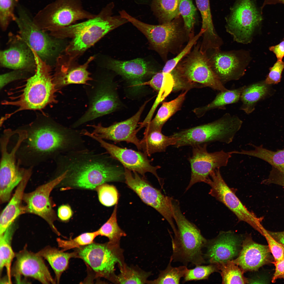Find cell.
I'll list each match as a JSON object with an SVG mask.
<instances>
[{
	"label": "cell",
	"instance_id": "obj_1",
	"mask_svg": "<svg viewBox=\"0 0 284 284\" xmlns=\"http://www.w3.org/2000/svg\"><path fill=\"white\" fill-rule=\"evenodd\" d=\"M114 7L110 3L93 18L61 28L52 36L57 39L72 38L65 53L77 59L106 34L129 22L120 15H112Z\"/></svg>",
	"mask_w": 284,
	"mask_h": 284
},
{
	"label": "cell",
	"instance_id": "obj_2",
	"mask_svg": "<svg viewBox=\"0 0 284 284\" xmlns=\"http://www.w3.org/2000/svg\"><path fill=\"white\" fill-rule=\"evenodd\" d=\"M17 151V162L22 166L32 168L54 158L65 146L67 139L62 130L45 124L31 126Z\"/></svg>",
	"mask_w": 284,
	"mask_h": 284
},
{
	"label": "cell",
	"instance_id": "obj_3",
	"mask_svg": "<svg viewBox=\"0 0 284 284\" xmlns=\"http://www.w3.org/2000/svg\"><path fill=\"white\" fill-rule=\"evenodd\" d=\"M32 50L36 65L33 75L27 80L19 94L2 103L4 105L18 108L14 113L6 115L8 118L18 111L41 109L57 102L55 95L57 88L51 74V68Z\"/></svg>",
	"mask_w": 284,
	"mask_h": 284
},
{
	"label": "cell",
	"instance_id": "obj_4",
	"mask_svg": "<svg viewBox=\"0 0 284 284\" xmlns=\"http://www.w3.org/2000/svg\"><path fill=\"white\" fill-rule=\"evenodd\" d=\"M173 217L177 232L171 238L172 261L179 262L187 266L189 263L195 266L205 262L202 252L207 240L199 229L189 221L182 213L179 201L172 200Z\"/></svg>",
	"mask_w": 284,
	"mask_h": 284
},
{
	"label": "cell",
	"instance_id": "obj_5",
	"mask_svg": "<svg viewBox=\"0 0 284 284\" xmlns=\"http://www.w3.org/2000/svg\"><path fill=\"white\" fill-rule=\"evenodd\" d=\"M88 158L75 160L68 165L63 180L68 186L93 189L107 182L125 180L124 170L98 158Z\"/></svg>",
	"mask_w": 284,
	"mask_h": 284
},
{
	"label": "cell",
	"instance_id": "obj_6",
	"mask_svg": "<svg viewBox=\"0 0 284 284\" xmlns=\"http://www.w3.org/2000/svg\"><path fill=\"white\" fill-rule=\"evenodd\" d=\"M195 45L171 72L175 88L198 84L220 92L228 90L213 71L201 45Z\"/></svg>",
	"mask_w": 284,
	"mask_h": 284
},
{
	"label": "cell",
	"instance_id": "obj_7",
	"mask_svg": "<svg viewBox=\"0 0 284 284\" xmlns=\"http://www.w3.org/2000/svg\"><path fill=\"white\" fill-rule=\"evenodd\" d=\"M243 121L237 116L226 113L212 122L175 133V146H192L218 142L229 144L241 129Z\"/></svg>",
	"mask_w": 284,
	"mask_h": 284
},
{
	"label": "cell",
	"instance_id": "obj_8",
	"mask_svg": "<svg viewBox=\"0 0 284 284\" xmlns=\"http://www.w3.org/2000/svg\"><path fill=\"white\" fill-rule=\"evenodd\" d=\"M123 17L145 36L152 48L165 60L169 53L178 52L190 38L178 18L169 22L154 25L142 22L127 12L123 14Z\"/></svg>",
	"mask_w": 284,
	"mask_h": 284
},
{
	"label": "cell",
	"instance_id": "obj_9",
	"mask_svg": "<svg viewBox=\"0 0 284 284\" xmlns=\"http://www.w3.org/2000/svg\"><path fill=\"white\" fill-rule=\"evenodd\" d=\"M96 15L84 8L81 0H55L40 11L33 20L39 28L51 36L78 21Z\"/></svg>",
	"mask_w": 284,
	"mask_h": 284
},
{
	"label": "cell",
	"instance_id": "obj_10",
	"mask_svg": "<svg viewBox=\"0 0 284 284\" xmlns=\"http://www.w3.org/2000/svg\"><path fill=\"white\" fill-rule=\"evenodd\" d=\"M24 137L21 132L11 133L4 131L0 138V196L11 197L14 188L23 179L28 169L18 163L16 156L17 149Z\"/></svg>",
	"mask_w": 284,
	"mask_h": 284
},
{
	"label": "cell",
	"instance_id": "obj_11",
	"mask_svg": "<svg viewBox=\"0 0 284 284\" xmlns=\"http://www.w3.org/2000/svg\"><path fill=\"white\" fill-rule=\"evenodd\" d=\"M76 251L78 258L83 260L92 269L96 277L104 278L115 283V265L125 262L124 250L120 244L93 242L77 248Z\"/></svg>",
	"mask_w": 284,
	"mask_h": 284
},
{
	"label": "cell",
	"instance_id": "obj_12",
	"mask_svg": "<svg viewBox=\"0 0 284 284\" xmlns=\"http://www.w3.org/2000/svg\"><path fill=\"white\" fill-rule=\"evenodd\" d=\"M261 14L253 0H236L225 18L226 30L235 41L250 43L262 21Z\"/></svg>",
	"mask_w": 284,
	"mask_h": 284
},
{
	"label": "cell",
	"instance_id": "obj_13",
	"mask_svg": "<svg viewBox=\"0 0 284 284\" xmlns=\"http://www.w3.org/2000/svg\"><path fill=\"white\" fill-rule=\"evenodd\" d=\"M18 14L15 21L19 29L18 34L42 60L47 63L58 51L59 41L39 28L23 8H19Z\"/></svg>",
	"mask_w": 284,
	"mask_h": 284
},
{
	"label": "cell",
	"instance_id": "obj_14",
	"mask_svg": "<svg viewBox=\"0 0 284 284\" xmlns=\"http://www.w3.org/2000/svg\"><path fill=\"white\" fill-rule=\"evenodd\" d=\"M124 168L125 182L145 204L158 211L167 220L174 233L177 232L174 221L173 198L163 194L135 172Z\"/></svg>",
	"mask_w": 284,
	"mask_h": 284
},
{
	"label": "cell",
	"instance_id": "obj_15",
	"mask_svg": "<svg viewBox=\"0 0 284 284\" xmlns=\"http://www.w3.org/2000/svg\"><path fill=\"white\" fill-rule=\"evenodd\" d=\"M206 183L211 187L209 194L224 204L239 220L247 223L262 235L264 229L261 223L262 218L257 217L242 204L224 180L220 169L211 173Z\"/></svg>",
	"mask_w": 284,
	"mask_h": 284
},
{
	"label": "cell",
	"instance_id": "obj_16",
	"mask_svg": "<svg viewBox=\"0 0 284 284\" xmlns=\"http://www.w3.org/2000/svg\"><path fill=\"white\" fill-rule=\"evenodd\" d=\"M206 55L213 72L223 84L239 79L244 74L250 60L248 53L244 50L222 51L209 49Z\"/></svg>",
	"mask_w": 284,
	"mask_h": 284
},
{
	"label": "cell",
	"instance_id": "obj_17",
	"mask_svg": "<svg viewBox=\"0 0 284 284\" xmlns=\"http://www.w3.org/2000/svg\"><path fill=\"white\" fill-rule=\"evenodd\" d=\"M207 144L192 146V154L189 158L191 169L190 180L185 191L199 182L206 183L216 169L226 166L231 155L223 150L212 153L207 149Z\"/></svg>",
	"mask_w": 284,
	"mask_h": 284
},
{
	"label": "cell",
	"instance_id": "obj_18",
	"mask_svg": "<svg viewBox=\"0 0 284 284\" xmlns=\"http://www.w3.org/2000/svg\"><path fill=\"white\" fill-rule=\"evenodd\" d=\"M66 173L64 172L48 182L40 185L34 191L24 194L23 200L26 212L37 215L45 220L53 231L58 235L60 233L54 224L56 219L50 197L53 189L65 178Z\"/></svg>",
	"mask_w": 284,
	"mask_h": 284
},
{
	"label": "cell",
	"instance_id": "obj_19",
	"mask_svg": "<svg viewBox=\"0 0 284 284\" xmlns=\"http://www.w3.org/2000/svg\"><path fill=\"white\" fill-rule=\"evenodd\" d=\"M87 135L98 141L112 158L119 161L125 168L133 172L135 171L144 177L146 173H150L155 176L161 185H162V179L158 176L156 172L160 166L152 165L148 156L144 153L121 148L109 143L89 132L87 133Z\"/></svg>",
	"mask_w": 284,
	"mask_h": 284
},
{
	"label": "cell",
	"instance_id": "obj_20",
	"mask_svg": "<svg viewBox=\"0 0 284 284\" xmlns=\"http://www.w3.org/2000/svg\"><path fill=\"white\" fill-rule=\"evenodd\" d=\"M9 47L0 53V63L3 67L35 72L36 65L32 49L18 34L8 35Z\"/></svg>",
	"mask_w": 284,
	"mask_h": 284
},
{
	"label": "cell",
	"instance_id": "obj_21",
	"mask_svg": "<svg viewBox=\"0 0 284 284\" xmlns=\"http://www.w3.org/2000/svg\"><path fill=\"white\" fill-rule=\"evenodd\" d=\"M148 102H145L135 114L124 121L108 127H104L99 124L89 125L94 129L92 134L102 139L115 142L124 141L131 143L135 145L138 150H141L140 141L136 136L139 130L137 128L141 115Z\"/></svg>",
	"mask_w": 284,
	"mask_h": 284
},
{
	"label": "cell",
	"instance_id": "obj_22",
	"mask_svg": "<svg viewBox=\"0 0 284 284\" xmlns=\"http://www.w3.org/2000/svg\"><path fill=\"white\" fill-rule=\"evenodd\" d=\"M95 58L91 56L82 64L66 54L59 55L56 59L53 80L58 88L72 84H86L92 79L87 70L90 63Z\"/></svg>",
	"mask_w": 284,
	"mask_h": 284
},
{
	"label": "cell",
	"instance_id": "obj_23",
	"mask_svg": "<svg viewBox=\"0 0 284 284\" xmlns=\"http://www.w3.org/2000/svg\"><path fill=\"white\" fill-rule=\"evenodd\" d=\"M242 242L239 237L231 231L221 232L215 239L207 240L204 258L207 259L211 264L216 265L232 260L238 255Z\"/></svg>",
	"mask_w": 284,
	"mask_h": 284
},
{
	"label": "cell",
	"instance_id": "obj_24",
	"mask_svg": "<svg viewBox=\"0 0 284 284\" xmlns=\"http://www.w3.org/2000/svg\"><path fill=\"white\" fill-rule=\"evenodd\" d=\"M16 256L14 270L17 277L22 275L31 277L43 284L56 283L43 257L37 253L29 251L25 247Z\"/></svg>",
	"mask_w": 284,
	"mask_h": 284
},
{
	"label": "cell",
	"instance_id": "obj_25",
	"mask_svg": "<svg viewBox=\"0 0 284 284\" xmlns=\"http://www.w3.org/2000/svg\"><path fill=\"white\" fill-rule=\"evenodd\" d=\"M271 253L268 245L255 242L250 236L242 241L238 257L232 261L244 272L256 271L263 265L272 263Z\"/></svg>",
	"mask_w": 284,
	"mask_h": 284
},
{
	"label": "cell",
	"instance_id": "obj_26",
	"mask_svg": "<svg viewBox=\"0 0 284 284\" xmlns=\"http://www.w3.org/2000/svg\"><path fill=\"white\" fill-rule=\"evenodd\" d=\"M88 109L74 124L78 126L88 121L110 113L119 105L116 93L109 84L103 83L98 87Z\"/></svg>",
	"mask_w": 284,
	"mask_h": 284
},
{
	"label": "cell",
	"instance_id": "obj_27",
	"mask_svg": "<svg viewBox=\"0 0 284 284\" xmlns=\"http://www.w3.org/2000/svg\"><path fill=\"white\" fill-rule=\"evenodd\" d=\"M108 67L129 81L133 86L139 87L143 79L154 73L143 59L137 58L128 61L110 60Z\"/></svg>",
	"mask_w": 284,
	"mask_h": 284
},
{
	"label": "cell",
	"instance_id": "obj_28",
	"mask_svg": "<svg viewBox=\"0 0 284 284\" xmlns=\"http://www.w3.org/2000/svg\"><path fill=\"white\" fill-rule=\"evenodd\" d=\"M32 173L31 170L27 171L12 197L2 212L0 218V235L3 233L19 215L26 213L22 201L24 190Z\"/></svg>",
	"mask_w": 284,
	"mask_h": 284
},
{
	"label": "cell",
	"instance_id": "obj_29",
	"mask_svg": "<svg viewBox=\"0 0 284 284\" xmlns=\"http://www.w3.org/2000/svg\"><path fill=\"white\" fill-rule=\"evenodd\" d=\"M65 252L47 246L37 253L49 263L54 272L58 283H59L62 273L68 267L70 259L78 258L76 251L70 253Z\"/></svg>",
	"mask_w": 284,
	"mask_h": 284
},
{
	"label": "cell",
	"instance_id": "obj_30",
	"mask_svg": "<svg viewBox=\"0 0 284 284\" xmlns=\"http://www.w3.org/2000/svg\"><path fill=\"white\" fill-rule=\"evenodd\" d=\"M144 136L140 141L141 150L147 156L157 152L165 151L166 148L175 145L176 139L172 135L166 136L161 131L154 130L144 132Z\"/></svg>",
	"mask_w": 284,
	"mask_h": 284
},
{
	"label": "cell",
	"instance_id": "obj_31",
	"mask_svg": "<svg viewBox=\"0 0 284 284\" xmlns=\"http://www.w3.org/2000/svg\"><path fill=\"white\" fill-rule=\"evenodd\" d=\"M187 92V90L175 99L163 103L155 118L146 126L144 132L154 130L161 131L166 121L180 109Z\"/></svg>",
	"mask_w": 284,
	"mask_h": 284
},
{
	"label": "cell",
	"instance_id": "obj_32",
	"mask_svg": "<svg viewBox=\"0 0 284 284\" xmlns=\"http://www.w3.org/2000/svg\"><path fill=\"white\" fill-rule=\"evenodd\" d=\"M254 149L250 150L243 149L240 151H231V154L246 155L256 157L269 163L272 167L284 172V149L273 151L264 148L263 145L256 146L252 144Z\"/></svg>",
	"mask_w": 284,
	"mask_h": 284
},
{
	"label": "cell",
	"instance_id": "obj_33",
	"mask_svg": "<svg viewBox=\"0 0 284 284\" xmlns=\"http://www.w3.org/2000/svg\"><path fill=\"white\" fill-rule=\"evenodd\" d=\"M268 91L264 82L245 86L240 97L242 103L240 109L247 114L251 113L255 109L256 103L265 96Z\"/></svg>",
	"mask_w": 284,
	"mask_h": 284
},
{
	"label": "cell",
	"instance_id": "obj_34",
	"mask_svg": "<svg viewBox=\"0 0 284 284\" xmlns=\"http://www.w3.org/2000/svg\"><path fill=\"white\" fill-rule=\"evenodd\" d=\"M14 222L2 234L0 235V272L3 268L6 269L8 283H12L11 267L12 261L15 256L11 245V241L15 228Z\"/></svg>",
	"mask_w": 284,
	"mask_h": 284
},
{
	"label": "cell",
	"instance_id": "obj_35",
	"mask_svg": "<svg viewBox=\"0 0 284 284\" xmlns=\"http://www.w3.org/2000/svg\"><path fill=\"white\" fill-rule=\"evenodd\" d=\"M120 273L116 275L115 283L146 284L151 272L144 271L136 266H128L125 262L118 265Z\"/></svg>",
	"mask_w": 284,
	"mask_h": 284
},
{
	"label": "cell",
	"instance_id": "obj_36",
	"mask_svg": "<svg viewBox=\"0 0 284 284\" xmlns=\"http://www.w3.org/2000/svg\"><path fill=\"white\" fill-rule=\"evenodd\" d=\"M179 0H153L151 8L160 22L163 24L179 18Z\"/></svg>",
	"mask_w": 284,
	"mask_h": 284
},
{
	"label": "cell",
	"instance_id": "obj_37",
	"mask_svg": "<svg viewBox=\"0 0 284 284\" xmlns=\"http://www.w3.org/2000/svg\"><path fill=\"white\" fill-rule=\"evenodd\" d=\"M195 0L202 18L201 30L204 32L202 35L203 39L209 41L217 40L219 37L216 34L214 26L209 0Z\"/></svg>",
	"mask_w": 284,
	"mask_h": 284
},
{
	"label": "cell",
	"instance_id": "obj_38",
	"mask_svg": "<svg viewBox=\"0 0 284 284\" xmlns=\"http://www.w3.org/2000/svg\"><path fill=\"white\" fill-rule=\"evenodd\" d=\"M118 203L115 205L109 218L98 230V235L107 237L109 242L114 244H120L121 238L126 234L119 226L117 221Z\"/></svg>",
	"mask_w": 284,
	"mask_h": 284
},
{
	"label": "cell",
	"instance_id": "obj_39",
	"mask_svg": "<svg viewBox=\"0 0 284 284\" xmlns=\"http://www.w3.org/2000/svg\"><path fill=\"white\" fill-rule=\"evenodd\" d=\"M245 87L220 92L211 102L204 107L197 109V110L196 111L204 113L215 109H223L227 105L236 103L240 99L241 93Z\"/></svg>",
	"mask_w": 284,
	"mask_h": 284
},
{
	"label": "cell",
	"instance_id": "obj_40",
	"mask_svg": "<svg viewBox=\"0 0 284 284\" xmlns=\"http://www.w3.org/2000/svg\"><path fill=\"white\" fill-rule=\"evenodd\" d=\"M221 271L222 283L246 284L248 281L244 275L243 270L232 260L216 265Z\"/></svg>",
	"mask_w": 284,
	"mask_h": 284
},
{
	"label": "cell",
	"instance_id": "obj_41",
	"mask_svg": "<svg viewBox=\"0 0 284 284\" xmlns=\"http://www.w3.org/2000/svg\"><path fill=\"white\" fill-rule=\"evenodd\" d=\"M172 261L170 258L167 267L160 272L158 277L154 280H148L146 284H179L181 278L184 277L188 269L185 265L173 267L171 265Z\"/></svg>",
	"mask_w": 284,
	"mask_h": 284
},
{
	"label": "cell",
	"instance_id": "obj_42",
	"mask_svg": "<svg viewBox=\"0 0 284 284\" xmlns=\"http://www.w3.org/2000/svg\"><path fill=\"white\" fill-rule=\"evenodd\" d=\"M179 10L186 30L190 37L193 36L196 9L191 0H179Z\"/></svg>",
	"mask_w": 284,
	"mask_h": 284
},
{
	"label": "cell",
	"instance_id": "obj_43",
	"mask_svg": "<svg viewBox=\"0 0 284 284\" xmlns=\"http://www.w3.org/2000/svg\"><path fill=\"white\" fill-rule=\"evenodd\" d=\"M98 236L96 231L83 233L73 239L64 240L58 238L57 240L59 247L62 248V250L65 251L90 244L94 242V240Z\"/></svg>",
	"mask_w": 284,
	"mask_h": 284
},
{
	"label": "cell",
	"instance_id": "obj_44",
	"mask_svg": "<svg viewBox=\"0 0 284 284\" xmlns=\"http://www.w3.org/2000/svg\"><path fill=\"white\" fill-rule=\"evenodd\" d=\"M204 32L201 30L196 35L191 37L187 44L175 57L167 61L162 72L165 73H170L178 64L191 51L192 48L198 40L202 36Z\"/></svg>",
	"mask_w": 284,
	"mask_h": 284
},
{
	"label": "cell",
	"instance_id": "obj_45",
	"mask_svg": "<svg viewBox=\"0 0 284 284\" xmlns=\"http://www.w3.org/2000/svg\"><path fill=\"white\" fill-rule=\"evenodd\" d=\"M218 269L216 265L211 264L207 266H196L194 268L188 269L184 277L183 282L207 279L209 276Z\"/></svg>",
	"mask_w": 284,
	"mask_h": 284
},
{
	"label": "cell",
	"instance_id": "obj_46",
	"mask_svg": "<svg viewBox=\"0 0 284 284\" xmlns=\"http://www.w3.org/2000/svg\"><path fill=\"white\" fill-rule=\"evenodd\" d=\"M97 191L99 201L104 205L110 207L118 203L119 195L114 186L104 183L95 188Z\"/></svg>",
	"mask_w": 284,
	"mask_h": 284
},
{
	"label": "cell",
	"instance_id": "obj_47",
	"mask_svg": "<svg viewBox=\"0 0 284 284\" xmlns=\"http://www.w3.org/2000/svg\"><path fill=\"white\" fill-rule=\"evenodd\" d=\"M19 0H0V24L2 29L6 30L9 24L15 21L14 9Z\"/></svg>",
	"mask_w": 284,
	"mask_h": 284
},
{
	"label": "cell",
	"instance_id": "obj_48",
	"mask_svg": "<svg viewBox=\"0 0 284 284\" xmlns=\"http://www.w3.org/2000/svg\"><path fill=\"white\" fill-rule=\"evenodd\" d=\"M262 235L265 238L274 260V261L279 260L284 258V250L279 243L276 241L265 229Z\"/></svg>",
	"mask_w": 284,
	"mask_h": 284
},
{
	"label": "cell",
	"instance_id": "obj_49",
	"mask_svg": "<svg viewBox=\"0 0 284 284\" xmlns=\"http://www.w3.org/2000/svg\"><path fill=\"white\" fill-rule=\"evenodd\" d=\"M284 69V62L277 60L274 65L269 69L270 72L265 82L266 84H277L280 82L282 74Z\"/></svg>",
	"mask_w": 284,
	"mask_h": 284
},
{
	"label": "cell",
	"instance_id": "obj_50",
	"mask_svg": "<svg viewBox=\"0 0 284 284\" xmlns=\"http://www.w3.org/2000/svg\"><path fill=\"white\" fill-rule=\"evenodd\" d=\"M14 70L0 75V88L14 80L24 78L29 72L22 70Z\"/></svg>",
	"mask_w": 284,
	"mask_h": 284
},
{
	"label": "cell",
	"instance_id": "obj_51",
	"mask_svg": "<svg viewBox=\"0 0 284 284\" xmlns=\"http://www.w3.org/2000/svg\"><path fill=\"white\" fill-rule=\"evenodd\" d=\"M263 183L267 184H275L284 187V172L272 167L268 178L264 180Z\"/></svg>",
	"mask_w": 284,
	"mask_h": 284
},
{
	"label": "cell",
	"instance_id": "obj_52",
	"mask_svg": "<svg viewBox=\"0 0 284 284\" xmlns=\"http://www.w3.org/2000/svg\"><path fill=\"white\" fill-rule=\"evenodd\" d=\"M164 77L162 72L156 73L150 80L141 83L140 86L149 85L155 91L159 92L163 85Z\"/></svg>",
	"mask_w": 284,
	"mask_h": 284
},
{
	"label": "cell",
	"instance_id": "obj_53",
	"mask_svg": "<svg viewBox=\"0 0 284 284\" xmlns=\"http://www.w3.org/2000/svg\"><path fill=\"white\" fill-rule=\"evenodd\" d=\"M275 266V271L272 279V282L275 283L278 279H284V258L278 261H273Z\"/></svg>",
	"mask_w": 284,
	"mask_h": 284
},
{
	"label": "cell",
	"instance_id": "obj_54",
	"mask_svg": "<svg viewBox=\"0 0 284 284\" xmlns=\"http://www.w3.org/2000/svg\"><path fill=\"white\" fill-rule=\"evenodd\" d=\"M72 212L70 207L67 205H63L60 206L58 210V216L61 220L66 221L71 217Z\"/></svg>",
	"mask_w": 284,
	"mask_h": 284
},
{
	"label": "cell",
	"instance_id": "obj_55",
	"mask_svg": "<svg viewBox=\"0 0 284 284\" xmlns=\"http://www.w3.org/2000/svg\"><path fill=\"white\" fill-rule=\"evenodd\" d=\"M269 50L275 54L277 60H282L284 57V38L279 44L270 47Z\"/></svg>",
	"mask_w": 284,
	"mask_h": 284
},
{
	"label": "cell",
	"instance_id": "obj_56",
	"mask_svg": "<svg viewBox=\"0 0 284 284\" xmlns=\"http://www.w3.org/2000/svg\"><path fill=\"white\" fill-rule=\"evenodd\" d=\"M267 231L276 241L281 245L284 250V231L273 232L267 230Z\"/></svg>",
	"mask_w": 284,
	"mask_h": 284
},
{
	"label": "cell",
	"instance_id": "obj_57",
	"mask_svg": "<svg viewBox=\"0 0 284 284\" xmlns=\"http://www.w3.org/2000/svg\"><path fill=\"white\" fill-rule=\"evenodd\" d=\"M278 3L284 4V0H264L263 5L261 8V11H262L263 8L266 5L275 4Z\"/></svg>",
	"mask_w": 284,
	"mask_h": 284
}]
</instances>
